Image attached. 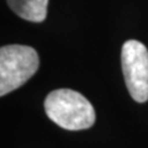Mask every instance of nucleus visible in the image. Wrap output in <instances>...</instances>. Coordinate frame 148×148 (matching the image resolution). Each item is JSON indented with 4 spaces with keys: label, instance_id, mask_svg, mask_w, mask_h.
<instances>
[{
    "label": "nucleus",
    "instance_id": "7ed1b4c3",
    "mask_svg": "<svg viewBox=\"0 0 148 148\" xmlns=\"http://www.w3.org/2000/svg\"><path fill=\"white\" fill-rule=\"evenodd\" d=\"M121 66L130 95L137 103L148 100V49L137 40H128L121 49Z\"/></svg>",
    "mask_w": 148,
    "mask_h": 148
},
{
    "label": "nucleus",
    "instance_id": "f257e3e1",
    "mask_svg": "<svg viewBox=\"0 0 148 148\" xmlns=\"http://www.w3.org/2000/svg\"><path fill=\"white\" fill-rule=\"evenodd\" d=\"M45 111L56 125L69 131L90 128L95 122V110L84 95L72 89H57L45 99Z\"/></svg>",
    "mask_w": 148,
    "mask_h": 148
},
{
    "label": "nucleus",
    "instance_id": "20e7f679",
    "mask_svg": "<svg viewBox=\"0 0 148 148\" xmlns=\"http://www.w3.org/2000/svg\"><path fill=\"white\" fill-rule=\"evenodd\" d=\"M8 5L21 18L42 22L47 17L48 0H8Z\"/></svg>",
    "mask_w": 148,
    "mask_h": 148
},
{
    "label": "nucleus",
    "instance_id": "f03ea898",
    "mask_svg": "<svg viewBox=\"0 0 148 148\" xmlns=\"http://www.w3.org/2000/svg\"><path fill=\"white\" fill-rule=\"evenodd\" d=\"M40 58L30 46L9 45L0 48V95L14 91L37 72Z\"/></svg>",
    "mask_w": 148,
    "mask_h": 148
}]
</instances>
